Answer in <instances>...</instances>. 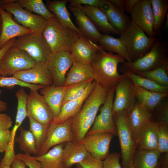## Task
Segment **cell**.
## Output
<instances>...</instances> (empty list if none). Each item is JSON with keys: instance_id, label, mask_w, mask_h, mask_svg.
<instances>
[{"instance_id": "cell-1", "label": "cell", "mask_w": 168, "mask_h": 168, "mask_svg": "<svg viewBox=\"0 0 168 168\" xmlns=\"http://www.w3.org/2000/svg\"><path fill=\"white\" fill-rule=\"evenodd\" d=\"M109 91L96 83L78 112L72 118L73 142L81 144L93 124L100 107L105 102Z\"/></svg>"}, {"instance_id": "cell-2", "label": "cell", "mask_w": 168, "mask_h": 168, "mask_svg": "<svg viewBox=\"0 0 168 168\" xmlns=\"http://www.w3.org/2000/svg\"><path fill=\"white\" fill-rule=\"evenodd\" d=\"M125 59L118 54L107 52L100 47L91 63L93 79L96 83L109 91L124 76L120 74L117 70L119 63Z\"/></svg>"}, {"instance_id": "cell-3", "label": "cell", "mask_w": 168, "mask_h": 168, "mask_svg": "<svg viewBox=\"0 0 168 168\" xmlns=\"http://www.w3.org/2000/svg\"><path fill=\"white\" fill-rule=\"evenodd\" d=\"M42 34L53 53L70 52L79 34L63 25L55 16L48 20Z\"/></svg>"}, {"instance_id": "cell-4", "label": "cell", "mask_w": 168, "mask_h": 168, "mask_svg": "<svg viewBox=\"0 0 168 168\" xmlns=\"http://www.w3.org/2000/svg\"><path fill=\"white\" fill-rule=\"evenodd\" d=\"M164 64H168V48L166 44L158 38L146 54L131 62H124L120 71L123 73L126 72L135 73L150 71Z\"/></svg>"}, {"instance_id": "cell-5", "label": "cell", "mask_w": 168, "mask_h": 168, "mask_svg": "<svg viewBox=\"0 0 168 168\" xmlns=\"http://www.w3.org/2000/svg\"><path fill=\"white\" fill-rule=\"evenodd\" d=\"M120 35L119 38L125 46L132 61L146 54L158 38L148 37L132 21L125 30Z\"/></svg>"}, {"instance_id": "cell-6", "label": "cell", "mask_w": 168, "mask_h": 168, "mask_svg": "<svg viewBox=\"0 0 168 168\" xmlns=\"http://www.w3.org/2000/svg\"><path fill=\"white\" fill-rule=\"evenodd\" d=\"M127 113L126 110H124L113 114L121 148L123 168H129L136 150L135 140L127 122Z\"/></svg>"}, {"instance_id": "cell-7", "label": "cell", "mask_w": 168, "mask_h": 168, "mask_svg": "<svg viewBox=\"0 0 168 168\" xmlns=\"http://www.w3.org/2000/svg\"><path fill=\"white\" fill-rule=\"evenodd\" d=\"M1 7L11 14L14 20L33 33L42 34L48 20L22 7L16 0H1Z\"/></svg>"}, {"instance_id": "cell-8", "label": "cell", "mask_w": 168, "mask_h": 168, "mask_svg": "<svg viewBox=\"0 0 168 168\" xmlns=\"http://www.w3.org/2000/svg\"><path fill=\"white\" fill-rule=\"evenodd\" d=\"M13 45L26 52L36 63H47L51 53L41 33H32L17 37Z\"/></svg>"}, {"instance_id": "cell-9", "label": "cell", "mask_w": 168, "mask_h": 168, "mask_svg": "<svg viewBox=\"0 0 168 168\" xmlns=\"http://www.w3.org/2000/svg\"><path fill=\"white\" fill-rule=\"evenodd\" d=\"M36 63L26 52L13 45L5 53L0 61V68L6 76L30 68Z\"/></svg>"}, {"instance_id": "cell-10", "label": "cell", "mask_w": 168, "mask_h": 168, "mask_svg": "<svg viewBox=\"0 0 168 168\" xmlns=\"http://www.w3.org/2000/svg\"><path fill=\"white\" fill-rule=\"evenodd\" d=\"M74 60L69 51L50 53L47 64L52 78V85L56 86L64 85L66 72L72 66Z\"/></svg>"}, {"instance_id": "cell-11", "label": "cell", "mask_w": 168, "mask_h": 168, "mask_svg": "<svg viewBox=\"0 0 168 168\" xmlns=\"http://www.w3.org/2000/svg\"><path fill=\"white\" fill-rule=\"evenodd\" d=\"M38 90H30L27 102V116L49 126L54 118L53 113Z\"/></svg>"}, {"instance_id": "cell-12", "label": "cell", "mask_w": 168, "mask_h": 168, "mask_svg": "<svg viewBox=\"0 0 168 168\" xmlns=\"http://www.w3.org/2000/svg\"><path fill=\"white\" fill-rule=\"evenodd\" d=\"M114 94L112 106L113 114L124 110L128 113L136 100L135 86L131 79L124 75L116 85Z\"/></svg>"}, {"instance_id": "cell-13", "label": "cell", "mask_w": 168, "mask_h": 168, "mask_svg": "<svg viewBox=\"0 0 168 168\" xmlns=\"http://www.w3.org/2000/svg\"><path fill=\"white\" fill-rule=\"evenodd\" d=\"M114 88L109 91L107 99L100 108V114L96 116L92 127L86 135L100 132H108L117 135L112 110Z\"/></svg>"}, {"instance_id": "cell-14", "label": "cell", "mask_w": 168, "mask_h": 168, "mask_svg": "<svg viewBox=\"0 0 168 168\" xmlns=\"http://www.w3.org/2000/svg\"><path fill=\"white\" fill-rule=\"evenodd\" d=\"M72 118L62 123L51 124L48 128L46 140L38 152L37 156L46 153L53 146L64 142H73L71 128Z\"/></svg>"}, {"instance_id": "cell-15", "label": "cell", "mask_w": 168, "mask_h": 168, "mask_svg": "<svg viewBox=\"0 0 168 168\" xmlns=\"http://www.w3.org/2000/svg\"><path fill=\"white\" fill-rule=\"evenodd\" d=\"M114 136L108 132L86 135L81 144L92 156L103 161L109 154L110 144Z\"/></svg>"}, {"instance_id": "cell-16", "label": "cell", "mask_w": 168, "mask_h": 168, "mask_svg": "<svg viewBox=\"0 0 168 168\" xmlns=\"http://www.w3.org/2000/svg\"><path fill=\"white\" fill-rule=\"evenodd\" d=\"M129 14L132 21L149 37H156L153 29V18L150 0H138Z\"/></svg>"}, {"instance_id": "cell-17", "label": "cell", "mask_w": 168, "mask_h": 168, "mask_svg": "<svg viewBox=\"0 0 168 168\" xmlns=\"http://www.w3.org/2000/svg\"><path fill=\"white\" fill-rule=\"evenodd\" d=\"M13 76L28 83L44 86L53 84V79L47 63H36L33 67L18 72Z\"/></svg>"}, {"instance_id": "cell-18", "label": "cell", "mask_w": 168, "mask_h": 168, "mask_svg": "<svg viewBox=\"0 0 168 168\" xmlns=\"http://www.w3.org/2000/svg\"><path fill=\"white\" fill-rule=\"evenodd\" d=\"M2 29L0 36V49L11 40L33 33L20 25L12 18V15L1 7Z\"/></svg>"}, {"instance_id": "cell-19", "label": "cell", "mask_w": 168, "mask_h": 168, "mask_svg": "<svg viewBox=\"0 0 168 168\" xmlns=\"http://www.w3.org/2000/svg\"><path fill=\"white\" fill-rule=\"evenodd\" d=\"M80 84L61 86L51 85L44 86L40 90V94L51 110L54 118L57 117L59 114L63 102L66 94Z\"/></svg>"}, {"instance_id": "cell-20", "label": "cell", "mask_w": 168, "mask_h": 168, "mask_svg": "<svg viewBox=\"0 0 168 168\" xmlns=\"http://www.w3.org/2000/svg\"><path fill=\"white\" fill-rule=\"evenodd\" d=\"M157 123L151 119L134 135L136 149L157 150Z\"/></svg>"}, {"instance_id": "cell-21", "label": "cell", "mask_w": 168, "mask_h": 168, "mask_svg": "<svg viewBox=\"0 0 168 168\" xmlns=\"http://www.w3.org/2000/svg\"><path fill=\"white\" fill-rule=\"evenodd\" d=\"M68 7L75 17L77 28L82 35L95 44L99 43L103 34L91 19L79 7L69 5Z\"/></svg>"}, {"instance_id": "cell-22", "label": "cell", "mask_w": 168, "mask_h": 168, "mask_svg": "<svg viewBox=\"0 0 168 168\" xmlns=\"http://www.w3.org/2000/svg\"><path fill=\"white\" fill-rule=\"evenodd\" d=\"M99 7L105 13L110 24L120 34L125 30L132 21L130 17L109 0H101Z\"/></svg>"}, {"instance_id": "cell-23", "label": "cell", "mask_w": 168, "mask_h": 168, "mask_svg": "<svg viewBox=\"0 0 168 168\" xmlns=\"http://www.w3.org/2000/svg\"><path fill=\"white\" fill-rule=\"evenodd\" d=\"M100 45L79 34L70 52L74 60L91 64L95 55L100 48Z\"/></svg>"}, {"instance_id": "cell-24", "label": "cell", "mask_w": 168, "mask_h": 168, "mask_svg": "<svg viewBox=\"0 0 168 168\" xmlns=\"http://www.w3.org/2000/svg\"><path fill=\"white\" fill-rule=\"evenodd\" d=\"M152 112L136 100L127 115L128 124L133 136L144 124L152 119Z\"/></svg>"}, {"instance_id": "cell-25", "label": "cell", "mask_w": 168, "mask_h": 168, "mask_svg": "<svg viewBox=\"0 0 168 168\" xmlns=\"http://www.w3.org/2000/svg\"><path fill=\"white\" fill-rule=\"evenodd\" d=\"M79 7L98 29L104 34H120L110 23L105 13L99 7L88 5Z\"/></svg>"}, {"instance_id": "cell-26", "label": "cell", "mask_w": 168, "mask_h": 168, "mask_svg": "<svg viewBox=\"0 0 168 168\" xmlns=\"http://www.w3.org/2000/svg\"><path fill=\"white\" fill-rule=\"evenodd\" d=\"M91 79H93L91 64L74 60L66 77L64 85L81 83Z\"/></svg>"}, {"instance_id": "cell-27", "label": "cell", "mask_w": 168, "mask_h": 168, "mask_svg": "<svg viewBox=\"0 0 168 168\" xmlns=\"http://www.w3.org/2000/svg\"><path fill=\"white\" fill-rule=\"evenodd\" d=\"M88 153L83 145L72 141L67 142L63 152L65 168H70L74 164H79Z\"/></svg>"}, {"instance_id": "cell-28", "label": "cell", "mask_w": 168, "mask_h": 168, "mask_svg": "<svg viewBox=\"0 0 168 168\" xmlns=\"http://www.w3.org/2000/svg\"><path fill=\"white\" fill-rule=\"evenodd\" d=\"M68 2V0H47L46 6L63 25L83 35L71 19L70 13L66 7Z\"/></svg>"}, {"instance_id": "cell-29", "label": "cell", "mask_w": 168, "mask_h": 168, "mask_svg": "<svg viewBox=\"0 0 168 168\" xmlns=\"http://www.w3.org/2000/svg\"><path fill=\"white\" fill-rule=\"evenodd\" d=\"M161 154L158 150L136 149L132 164L134 168H158Z\"/></svg>"}, {"instance_id": "cell-30", "label": "cell", "mask_w": 168, "mask_h": 168, "mask_svg": "<svg viewBox=\"0 0 168 168\" xmlns=\"http://www.w3.org/2000/svg\"><path fill=\"white\" fill-rule=\"evenodd\" d=\"M63 148L60 144L44 155L33 156L40 163L43 168H65L63 156Z\"/></svg>"}, {"instance_id": "cell-31", "label": "cell", "mask_w": 168, "mask_h": 168, "mask_svg": "<svg viewBox=\"0 0 168 168\" xmlns=\"http://www.w3.org/2000/svg\"><path fill=\"white\" fill-rule=\"evenodd\" d=\"M17 100V112L15 124L10 133L9 143L14 145L15 138L17 130L27 116V102L28 95L23 88H20L15 94Z\"/></svg>"}, {"instance_id": "cell-32", "label": "cell", "mask_w": 168, "mask_h": 168, "mask_svg": "<svg viewBox=\"0 0 168 168\" xmlns=\"http://www.w3.org/2000/svg\"><path fill=\"white\" fill-rule=\"evenodd\" d=\"M135 93L136 100L144 105L152 112L161 102L168 95V93L153 92L136 86Z\"/></svg>"}, {"instance_id": "cell-33", "label": "cell", "mask_w": 168, "mask_h": 168, "mask_svg": "<svg viewBox=\"0 0 168 168\" xmlns=\"http://www.w3.org/2000/svg\"><path fill=\"white\" fill-rule=\"evenodd\" d=\"M99 43L104 50L115 53L124 57L127 62H132L125 46L120 38H115L109 34H103Z\"/></svg>"}, {"instance_id": "cell-34", "label": "cell", "mask_w": 168, "mask_h": 168, "mask_svg": "<svg viewBox=\"0 0 168 168\" xmlns=\"http://www.w3.org/2000/svg\"><path fill=\"white\" fill-rule=\"evenodd\" d=\"M153 18V31L159 34L165 21L168 10V0H150Z\"/></svg>"}, {"instance_id": "cell-35", "label": "cell", "mask_w": 168, "mask_h": 168, "mask_svg": "<svg viewBox=\"0 0 168 168\" xmlns=\"http://www.w3.org/2000/svg\"><path fill=\"white\" fill-rule=\"evenodd\" d=\"M90 94H86L80 99L70 101L64 104L62 106L59 114L54 118L52 123H62L73 117L80 110L85 100Z\"/></svg>"}, {"instance_id": "cell-36", "label": "cell", "mask_w": 168, "mask_h": 168, "mask_svg": "<svg viewBox=\"0 0 168 168\" xmlns=\"http://www.w3.org/2000/svg\"><path fill=\"white\" fill-rule=\"evenodd\" d=\"M123 74L130 78L135 86L153 92L168 93L167 86L161 85L149 79L131 72H126Z\"/></svg>"}, {"instance_id": "cell-37", "label": "cell", "mask_w": 168, "mask_h": 168, "mask_svg": "<svg viewBox=\"0 0 168 168\" xmlns=\"http://www.w3.org/2000/svg\"><path fill=\"white\" fill-rule=\"evenodd\" d=\"M20 134L16 139L20 150L24 153L37 156L35 138L32 133L23 127L20 128Z\"/></svg>"}, {"instance_id": "cell-38", "label": "cell", "mask_w": 168, "mask_h": 168, "mask_svg": "<svg viewBox=\"0 0 168 168\" xmlns=\"http://www.w3.org/2000/svg\"><path fill=\"white\" fill-rule=\"evenodd\" d=\"M16 2L23 8L48 20L55 16L48 9L42 0H16Z\"/></svg>"}, {"instance_id": "cell-39", "label": "cell", "mask_w": 168, "mask_h": 168, "mask_svg": "<svg viewBox=\"0 0 168 168\" xmlns=\"http://www.w3.org/2000/svg\"><path fill=\"white\" fill-rule=\"evenodd\" d=\"M168 64L159 66L146 72H138L135 74L149 79L156 83L168 86Z\"/></svg>"}, {"instance_id": "cell-40", "label": "cell", "mask_w": 168, "mask_h": 168, "mask_svg": "<svg viewBox=\"0 0 168 168\" xmlns=\"http://www.w3.org/2000/svg\"><path fill=\"white\" fill-rule=\"evenodd\" d=\"M28 117L30 122V131L34 137L36 148L38 152L46 138L49 126L37 122L31 117Z\"/></svg>"}, {"instance_id": "cell-41", "label": "cell", "mask_w": 168, "mask_h": 168, "mask_svg": "<svg viewBox=\"0 0 168 168\" xmlns=\"http://www.w3.org/2000/svg\"><path fill=\"white\" fill-rule=\"evenodd\" d=\"M16 86L29 88L30 90H38L44 86L41 85L32 84L23 82L13 76H5L0 75V87L8 89H12Z\"/></svg>"}, {"instance_id": "cell-42", "label": "cell", "mask_w": 168, "mask_h": 168, "mask_svg": "<svg viewBox=\"0 0 168 168\" xmlns=\"http://www.w3.org/2000/svg\"><path fill=\"white\" fill-rule=\"evenodd\" d=\"M157 124V150L161 153L168 152V124Z\"/></svg>"}, {"instance_id": "cell-43", "label": "cell", "mask_w": 168, "mask_h": 168, "mask_svg": "<svg viewBox=\"0 0 168 168\" xmlns=\"http://www.w3.org/2000/svg\"><path fill=\"white\" fill-rule=\"evenodd\" d=\"M166 98L161 102L154 110L156 111L157 121L155 122L157 123L168 124V101Z\"/></svg>"}, {"instance_id": "cell-44", "label": "cell", "mask_w": 168, "mask_h": 168, "mask_svg": "<svg viewBox=\"0 0 168 168\" xmlns=\"http://www.w3.org/2000/svg\"><path fill=\"white\" fill-rule=\"evenodd\" d=\"M120 154L117 152H113L109 154L103 161V168H122L119 163Z\"/></svg>"}, {"instance_id": "cell-45", "label": "cell", "mask_w": 168, "mask_h": 168, "mask_svg": "<svg viewBox=\"0 0 168 168\" xmlns=\"http://www.w3.org/2000/svg\"><path fill=\"white\" fill-rule=\"evenodd\" d=\"M78 164L82 168H103L102 161L94 157L89 152L85 159Z\"/></svg>"}, {"instance_id": "cell-46", "label": "cell", "mask_w": 168, "mask_h": 168, "mask_svg": "<svg viewBox=\"0 0 168 168\" xmlns=\"http://www.w3.org/2000/svg\"><path fill=\"white\" fill-rule=\"evenodd\" d=\"M16 157L22 160L29 168H43L40 163L30 155L23 153L16 154Z\"/></svg>"}, {"instance_id": "cell-47", "label": "cell", "mask_w": 168, "mask_h": 168, "mask_svg": "<svg viewBox=\"0 0 168 168\" xmlns=\"http://www.w3.org/2000/svg\"><path fill=\"white\" fill-rule=\"evenodd\" d=\"M4 156L1 160V162L3 165L11 167V165L16 157L15 154L14 146L8 143L5 151Z\"/></svg>"}, {"instance_id": "cell-48", "label": "cell", "mask_w": 168, "mask_h": 168, "mask_svg": "<svg viewBox=\"0 0 168 168\" xmlns=\"http://www.w3.org/2000/svg\"><path fill=\"white\" fill-rule=\"evenodd\" d=\"M10 133L9 129L0 130V152H4L10 141Z\"/></svg>"}, {"instance_id": "cell-49", "label": "cell", "mask_w": 168, "mask_h": 168, "mask_svg": "<svg viewBox=\"0 0 168 168\" xmlns=\"http://www.w3.org/2000/svg\"><path fill=\"white\" fill-rule=\"evenodd\" d=\"M101 0H68L69 5L78 6L88 5L92 7H100Z\"/></svg>"}, {"instance_id": "cell-50", "label": "cell", "mask_w": 168, "mask_h": 168, "mask_svg": "<svg viewBox=\"0 0 168 168\" xmlns=\"http://www.w3.org/2000/svg\"><path fill=\"white\" fill-rule=\"evenodd\" d=\"M13 122L10 116L0 112V130L9 129L12 126Z\"/></svg>"}, {"instance_id": "cell-51", "label": "cell", "mask_w": 168, "mask_h": 168, "mask_svg": "<svg viewBox=\"0 0 168 168\" xmlns=\"http://www.w3.org/2000/svg\"><path fill=\"white\" fill-rule=\"evenodd\" d=\"M16 38L12 39L7 42L4 46L0 49V63L2 57L7 52V50L11 46L13 45ZM0 75L6 76L5 74L2 70L0 68Z\"/></svg>"}, {"instance_id": "cell-52", "label": "cell", "mask_w": 168, "mask_h": 168, "mask_svg": "<svg viewBox=\"0 0 168 168\" xmlns=\"http://www.w3.org/2000/svg\"><path fill=\"white\" fill-rule=\"evenodd\" d=\"M114 5L119 9L125 12L126 0H109Z\"/></svg>"}, {"instance_id": "cell-53", "label": "cell", "mask_w": 168, "mask_h": 168, "mask_svg": "<svg viewBox=\"0 0 168 168\" xmlns=\"http://www.w3.org/2000/svg\"><path fill=\"white\" fill-rule=\"evenodd\" d=\"M26 165L25 163L21 160L16 157L12 162L11 168H26Z\"/></svg>"}, {"instance_id": "cell-54", "label": "cell", "mask_w": 168, "mask_h": 168, "mask_svg": "<svg viewBox=\"0 0 168 168\" xmlns=\"http://www.w3.org/2000/svg\"><path fill=\"white\" fill-rule=\"evenodd\" d=\"M138 0H126L125 11L129 13Z\"/></svg>"}, {"instance_id": "cell-55", "label": "cell", "mask_w": 168, "mask_h": 168, "mask_svg": "<svg viewBox=\"0 0 168 168\" xmlns=\"http://www.w3.org/2000/svg\"><path fill=\"white\" fill-rule=\"evenodd\" d=\"M2 93V90L0 89V97ZM7 109V105L6 102L0 100V112L6 111Z\"/></svg>"}, {"instance_id": "cell-56", "label": "cell", "mask_w": 168, "mask_h": 168, "mask_svg": "<svg viewBox=\"0 0 168 168\" xmlns=\"http://www.w3.org/2000/svg\"><path fill=\"white\" fill-rule=\"evenodd\" d=\"M166 153L162 161V168H168V152Z\"/></svg>"}, {"instance_id": "cell-57", "label": "cell", "mask_w": 168, "mask_h": 168, "mask_svg": "<svg viewBox=\"0 0 168 168\" xmlns=\"http://www.w3.org/2000/svg\"><path fill=\"white\" fill-rule=\"evenodd\" d=\"M0 168H11V167H9L3 165L1 162H0Z\"/></svg>"}, {"instance_id": "cell-58", "label": "cell", "mask_w": 168, "mask_h": 168, "mask_svg": "<svg viewBox=\"0 0 168 168\" xmlns=\"http://www.w3.org/2000/svg\"><path fill=\"white\" fill-rule=\"evenodd\" d=\"M1 5V0H0V23H1V17L0 13V8Z\"/></svg>"}, {"instance_id": "cell-59", "label": "cell", "mask_w": 168, "mask_h": 168, "mask_svg": "<svg viewBox=\"0 0 168 168\" xmlns=\"http://www.w3.org/2000/svg\"><path fill=\"white\" fill-rule=\"evenodd\" d=\"M76 168H82L79 164H77Z\"/></svg>"}, {"instance_id": "cell-60", "label": "cell", "mask_w": 168, "mask_h": 168, "mask_svg": "<svg viewBox=\"0 0 168 168\" xmlns=\"http://www.w3.org/2000/svg\"><path fill=\"white\" fill-rule=\"evenodd\" d=\"M1 29H2V24H1V23H0V36L1 34Z\"/></svg>"}, {"instance_id": "cell-61", "label": "cell", "mask_w": 168, "mask_h": 168, "mask_svg": "<svg viewBox=\"0 0 168 168\" xmlns=\"http://www.w3.org/2000/svg\"><path fill=\"white\" fill-rule=\"evenodd\" d=\"M129 168H134V167H133V165L132 164V163L131 164V165L130 166V167Z\"/></svg>"}]
</instances>
